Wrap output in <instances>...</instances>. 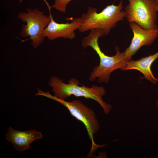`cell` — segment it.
<instances>
[{
  "label": "cell",
  "mask_w": 158,
  "mask_h": 158,
  "mask_svg": "<svg viewBox=\"0 0 158 158\" xmlns=\"http://www.w3.org/2000/svg\"><path fill=\"white\" fill-rule=\"evenodd\" d=\"M123 2L121 1L117 5H108L99 13L97 12L96 8L88 7L86 13L81 16V23L78 30L83 32L99 30L103 31L104 35H107L119 21L126 18L125 11L122 10Z\"/></svg>",
  "instance_id": "3"
},
{
  "label": "cell",
  "mask_w": 158,
  "mask_h": 158,
  "mask_svg": "<svg viewBox=\"0 0 158 158\" xmlns=\"http://www.w3.org/2000/svg\"><path fill=\"white\" fill-rule=\"evenodd\" d=\"M158 58V51L156 53L149 56L141 58L137 60H130L126 65L121 70L126 71L134 69L138 70L142 73L144 77L153 84L158 82V79L156 78L151 71V66L153 62Z\"/></svg>",
  "instance_id": "10"
},
{
  "label": "cell",
  "mask_w": 158,
  "mask_h": 158,
  "mask_svg": "<svg viewBox=\"0 0 158 158\" xmlns=\"http://www.w3.org/2000/svg\"><path fill=\"white\" fill-rule=\"evenodd\" d=\"M5 137L8 141L12 144L15 150L22 152L30 148V145L33 141L41 139L43 135L40 132L35 130L21 131L10 127Z\"/></svg>",
  "instance_id": "9"
},
{
  "label": "cell",
  "mask_w": 158,
  "mask_h": 158,
  "mask_svg": "<svg viewBox=\"0 0 158 158\" xmlns=\"http://www.w3.org/2000/svg\"><path fill=\"white\" fill-rule=\"evenodd\" d=\"M103 35L104 33L101 30H91L89 34L83 38L81 45L83 48L91 47L99 58V64L93 68L90 73L89 80L94 81L97 78L99 83H107L109 81L111 73L117 69H121L126 65L128 61L123 52H121L117 46L115 47L116 54L112 56L107 55L102 51L98 41L99 38Z\"/></svg>",
  "instance_id": "1"
},
{
  "label": "cell",
  "mask_w": 158,
  "mask_h": 158,
  "mask_svg": "<svg viewBox=\"0 0 158 158\" xmlns=\"http://www.w3.org/2000/svg\"><path fill=\"white\" fill-rule=\"evenodd\" d=\"M36 95H41L52 99L61 103L69 110L71 115L84 125L92 143V152L99 147L105 146L104 145L96 144L94 140V135L96 133L100 128L99 121L94 111L84 104L79 100L67 102L59 99L51 95L47 91L44 92L37 89Z\"/></svg>",
  "instance_id": "4"
},
{
  "label": "cell",
  "mask_w": 158,
  "mask_h": 158,
  "mask_svg": "<svg viewBox=\"0 0 158 158\" xmlns=\"http://www.w3.org/2000/svg\"><path fill=\"white\" fill-rule=\"evenodd\" d=\"M51 20L44 29L42 33L43 37L53 40L59 37L72 40L75 37V31L78 29L81 23V18L73 19L69 23H59L53 19L51 12V8L47 4Z\"/></svg>",
  "instance_id": "8"
},
{
  "label": "cell",
  "mask_w": 158,
  "mask_h": 158,
  "mask_svg": "<svg viewBox=\"0 0 158 158\" xmlns=\"http://www.w3.org/2000/svg\"><path fill=\"white\" fill-rule=\"evenodd\" d=\"M156 1L157 3H158V0H156Z\"/></svg>",
  "instance_id": "15"
},
{
  "label": "cell",
  "mask_w": 158,
  "mask_h": 158,
  "mask_svg": "<svg viewBox=\"0 0 158 158\" xmlns=\"http://www.w3.org/2000/svg\"><path fill=\"white\" fill-rule=\"evenodd\" d=\"M156 104H157V107H158V100L157 101Z\"/></svg>",
  "instance_id": "13"
},
{
  "label": "cell",
  "mask_w": 158,
  "mask_h": 158,
  "mask_svg": "<svg viewBox=\"0 0 158 158\" xmlns=\"http://www.w3.org/2000/svg\"><path fill=\"white\" fill-rule=\"evenodd\" d=\"M17 17L22 22L26 23L22 25L20 34L21 37L29 38L23 41L31 40L32 46L37 48L43 42L44 37L43 32L50 21V16L44 15L42 11L37 8H28L26 12H19Z\"/></svg>",
  "instance_id": "5"
},
{
  "label": "cell",
  "mask_w": 158,
  "mask_h": 158,
  "mask_svg": "<svg viewBox=\"0 0 158 158\" xmlns=\"http://www.w3.org/2000/svg\"><path fill=\"white\" fill-rule=\"evenodd\" d=\"M79 83L76 79H70L68 84L63 82V80L56 76H53L50 79L49 84L52 87L54 96L60 99L64 100L72 95L76 97H83L90 99L97 102L102 108L106 114H108L112 108V106L106 103L102 97L106 93L102 86L92 85L91 87L78 85Z\"/></svg>",
  "instance_id": "2"
},
{
  "label": "cell",
  "mask_w": 158,
  "mask_h": 158,
  "mask_svg": "<svg viewBox=\"0 0 158 158\" xmlns=\"http://www.w3.org/2000/svg\"><path fill=\"white\" fill-rule=\"evenodd\" d=\"M23 0H19V2H20V3H21V2H22V1H23Z\"/></svg>",
  "instance_id": "14"
},
{
  "label": "cell",
  "mask_w": 158,
  "mask_h": 158,
  "mask_svg": "<svg viewBox=\"0 0 158 158\" xmlns=\"http://www.w3.org/2000/svg\"><path fill=\"white\" fill-rule=\"evenodd\" d=\"M54 4L50 6L60 12L65 13L68 4L73 0H54Z\"/></svg>",
  "instance_id": "11"
},
{
  "label": "cell",
  "mask_w": 158,
  "mask_h": 158,
  "mask_svg": "<svg viewBox=\"0 0 158 158\" xmlns=\"http://www.w3.org/2000/svg\"></svg>",
  "instance_id": "16"
},
{
  "label": "cell",
  "mask_w": 158,
  "mask_h": 158,
  "mask_svg": "<svg viewBox=\"0 0 158 158\" xmlns=\"http://www.w3.org/2000/svg\"><path fill=\"white\" fill-rule=\"evenodd\" d=\"M156 8L157 12H158V3H157V2L156 4Z\"/></svg>",
  "instance_id": "12"
},
{
  "label": "cell",
  "mask_w": 158,
  "mask_h": 158,
  "mask_svg": "<svg viewBox=\"0 0 158 158\" xmlns=\"http://www.w3.org/2000/svg\"><path fill=\"white\" fill-rule=\"evenodd\" d=\"M129 26L133 36L129 46L123 52L127 61L130 60L142 47L151 45L158 37V28L146 29L134 22L130 23Z\"/></svg>",
  "instance_id": "7"
},
{
  "label": "cell",
  "mask_w": 158,
  "mask_h": 158,
  "mask_svg": "<svg viewBox=\"0 0 158 158\" xmlns=\"http://www.w3.org/2000/svg\"><path fill=\"white\" fill-rule=\"evenodd\" d=\"M125 8L126 18L146 29L158 28L156 23L157 11L156 0H128Z\"/></svg>",
  "instance_id": "6"
}]
</instances>
